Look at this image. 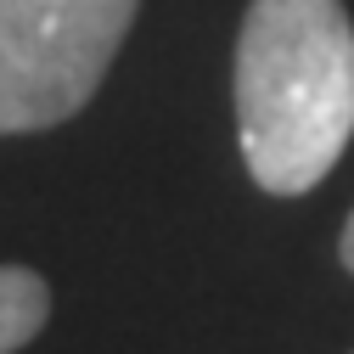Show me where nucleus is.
I'll list each match as a JSON object with an SVG mask.
<instances>
[{"label":"nucleus","instance_id":"4","mask_svg":"<svg viewBox=\"0 0 354 354\" xmlns=\"http://www.w3.org/2000/svg\"><path fill=\"white\" fill-rule=\"evenodd\" d=\"M337 259H343V270L354 276V214H348V225H343V236H337Z\"/></svg>","mask_w":354,"mask_h":354},{"label":"nucleus","instance_id":"1","mask_svg":"<svg viewBox=\"0 0 354 354\" xmlns=\"http://www.w3.org/2000/svg\"><path fill=\"white\" fill-rule=\"evenodd\" d=\"M236 136L259 192L304 197L354 136V23L343 0H253L236 34Z\"/></svg>","mask_w":354,"mask_h":354},{"label":"nucleus","instance_id":"2","mask_svg":"<svg viewBox=\"0 0 354 354\" xmlns=\"http://www.w3.org/2000/svg\"><path fill=\"white\" fill-rule=\"evenodd\" d=\"M141 0H0V136L73 118L107 79Z\"/></svg>","mask_w":354,"mask_h":354},{"label":"nucleus","instance_id":"3","mask_svg":"<svg viewBox=\"0 0 354 354\" xmlns=\"http://www.w3.org/2000/svg\"><path fill=\"white\" fill-rule=\"evenodd\" d=\"M51 321V287L23 264H0V354H17Z\"/></svg>","mask_w":354,"mask_h":354}]
</instances>
